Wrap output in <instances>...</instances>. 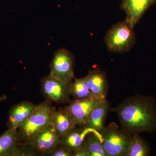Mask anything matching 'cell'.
Here are the masks:
<instances>
[{"label": "cell", "mask_w": 156, "mask_h": 156, "mask_svg": "<svg viewBox=\"0 0 156 156\" xmlns=\"http://www.w3.org/2000/svg\"><path fill=\"white\" fill-rule=\"evenodd\" d=\"M105 40L109 51L123 53L128 52L134 46L136 37L133 27L126 20L114 25L108 32Z\"/></svg>", "instance_id": "obj_4"}, {"label": "cell", "mask_w": 156, "mask_h": 156, "mask_svg": "<svg viewBox=\"0 0 156 156\" xmlns=\"http://www.w3.org/2000/svg\"><path fill=\"white\" fill-rule=\"evenodd\" d=\"M123 129L131 134L156 131V104L151 96L136 95L114 109Z\"/></svg>", "instance_id": "obj_1"}, {"label": "cell", "mask_w": 156, "mask_h": 156, "mask_svg": "<svg viewBox=\"0 0 156 156\" xmlns=\"http://www.w3.org/2000/svg\"><path fill=\"white\" fill-rule=\"evenodd\" d=\"M20 142L17 130L9 128L0 136V156L21 155Z\"/></svg>", "instance_id": "obj_12"}, {"label": "cell", "mask_w": 156, "mask_h": 156, "mask_svg": "<svg viewBox=\"0 0 156 156\" xmlns=\"http://www.w3.org/2000/svg\"><path fill=\"white\" fill-rule=\"evenodd\" d=\"M103 100L93 98L75 99L66 108L76 126L83 127L88 122L93 109Z\"/></svg>", "instance_id": "obj_8"}, {"label": "cell", "mask_w": 156, "mask_h": 156, "mask_svg": "<svg viewBox=\"0 0 156 156\" xmlns=\"http://www.w3.org/2000/svg\"><path fill=\"white\" fill-rule=\"evenodd\" d=\"M91 133H101L95 129L88 127H82L80 129L75 128L60 138V145L73 151L76 150L84 144L86 137Z\"/></svg>", "instance_id": "obj_14"}, {"label": "cell", "mask_w": 156, "mask_h": 156, "mask_svg": "<svg viewBox=\"0 0 156 156\" xmlns=\"http://www.w3.org/2000/svg\"><path fill=\"white\" fill-rule=\"evenodd\" d=\"M108 109V104L104 100L92 111L87 122L83 127L95 129L101 133L104 128V123Z\"/></svg>", "instance_id": "obj_15"}, {"label": "cell", "mask_w": 156, "mask_h": 156, "mask_svg": "<svg viewBox=\"0 0 156 156\" xmlns=\"http://www.w3.org/2000/svg\"><path fill=\"white\" fill-rule=\"evenodd\" d=\"M150 151L146 142L139 134H133L127 156H146L149 155Z\"/></svg>", "instance_id": "obj_17"}, {"label": "cell", "mask_w": 156, "mask_h": 156, "mask_svg": "<svg viewBox=\"0 0 156 156\" xmlns=\"http://www.w3.org/2000/svg\"><path fill=\"white\" fill-rule=\"evenodd\" d=\"M102 145L106 156H127L132 136L120 130L115 124H110L101 132Z\"/></svg>", "instance_id": "obj_3"}, {"label": "cell", "mask_w": 156, "mask_h": 156, "mask_svg": "<svg viewBox=\"0 0 156 156\" xmlns=\"http://www.w3.org/2000/svg\"><path fill=\"white\" fill-rule=\"evenodd\" d=\"M74 65L72 53L66 49H59L54 54L50 63V75L62 80L72 81L75 78Z\"/></svg>", "instance_id": "obj_5"}, {"label": "cell", "mask_w": 156, "mask_h": 156, "mask_svg": "<svg viewBox=\"0 0 156 156\" xmlns=\"http://www.w3.org/2000/svg\"><path fill=\"white\" fill-rule=\"evenodd\" d=\"M88 156H106L102 145L101 133H91L88 134L84 141Z\"/></svg>", "instance_id": "obj_16"}, {"label": "cell", "mask_w": 156, "mask_h": 156, "mask_svg": "<svg viewBox=\"0 0 156 156\" xmlns=\"http://www.w3.org/2000/svg\"><path fill=\"white\" fill-rule=\"evenodd\" d=\"M156 0H122L121 8L126 14V20L134 28Z\"/></svg>", "instance_id": "obj_9"}, {"label": "cell", "mask_w": 156, "mask_h": 156, "mask_svg": "<svg viewBox=\"0 0 156 156\" xmlns=\"http://www.w3.org/2000/svg\"><path fill=\"white\" fill-rule=\"evenodd\" d=\"M53 110L48 102L39 105L29 118L17 129L20 142L24 144L28 143L41 131L51 125Z\"/></svg>", "instance_id": "obj_2"}, {"label": "cell", "mask_w": 156, "mask_h": 156, "mask_svg": "<svg viewBox=\"0 0 156 156\" xmlns=\"http://www.w3.org/2000/svg\"><path fill=\"white\" fill-rule=\"evenodd\" d=\"M74 151L71 149L61 145L53 150L49 155L51 156H73Z\"/></svg>", "instance_id": "obj_19"}, {"label": "cell", "mask_w": 156, "mask_h": 156, "mask_svg": "<svg viewBox=\"0 0 156 156\" xmlns=\"http://www.w3.org/2000/svg\"><path fill=\"white\" fill-rule=\"evenodd\" d=\"M85 78L92 97L99 100L106 99L108 86L105 73L99 69H95L90 71Z\"/></svg>", "instance_id": "obj_10"}, {"label": "cell", "mask_w": 156, "mask_h": 156, "mask_svg": "<svg viewBox=\"0 0 156 156\" xmlns=\"http://www.w3.org/2000/svg\"><path fill=\"white\" fill-rule=\"evenodd\" d=\"M51 125L60 138L76 126L66 108L53 110Z\"/></svg>", "instance_id": "obj_13"}, {"label": "cell", "mask_w": 156, "mask_h": 156, "mask_svg": "<svg viewBox=\"0 0 156 156\" xmlns=\"http://www.w3.org/2000/svg\"><path fill=\"white\" fill-rule=\"evenodd\" d=\"M70 95L74 97L75 99H83L92 98L89 92L86 78L75 79L71 83L69 88Z\"/></svg>", "instance_id": "obj_18"}, {"label": "cell", "mask_w": 156, "mask_h": 156, "mask_svg": "<svg viewBox=\"0 0 156 156\" xmlns=\"http://www.w3.org/2000/svg\"><path fill=\"white\" fill-rule=\"evenodd\" d=\"M71 83V81L62 80L49 75L42 80V92L50 101L63 103L69 100Z\"/></svg>", "instance_id": "obj_6"}, {"label": "cell", "mask_w": 156, "mask_h": 156, "mask_svg": "<svg viewBox=\"0 0 156 156\" xmlns=\"http://www.w3.org/2000/svg\"><path fill=\"white\" fill-rule=\"evenodd\" d=\"M38 105L25 101L13 106L9 113L8 128L17 130L36 109Z\"/></svg>", "instance_id": "obj_11"}, {"label": "cell", "mask_w": 156, "mask_h": 156, "mask_svg": "<svg viewBox=\"0 0 156 156\" xmlns=\"http://www.w3.org/2000/svg\"><path fill=\"white\" fill-rule=\"evenodd\" d=\"M73 156H88V152L84 143L80 147L74 151Z\"/></svg>", "instance_id": "obj_20"}, {"label": "cell", "mask_w": 156, "mask_h": 156, "mask_svg": "<svg viewBox=\"0 0 156 156\" xmlns=\"http://www.w3.org/2000/svg\"><path fill=\"white\" fill-rule=\"evenodd\" d=\"M60 144V137L56 134L52 125H50L25 145L28 146L32 150L39 153L49 155Z\"/></svg>", "instance_id": "obj_7"}]
</instances>
